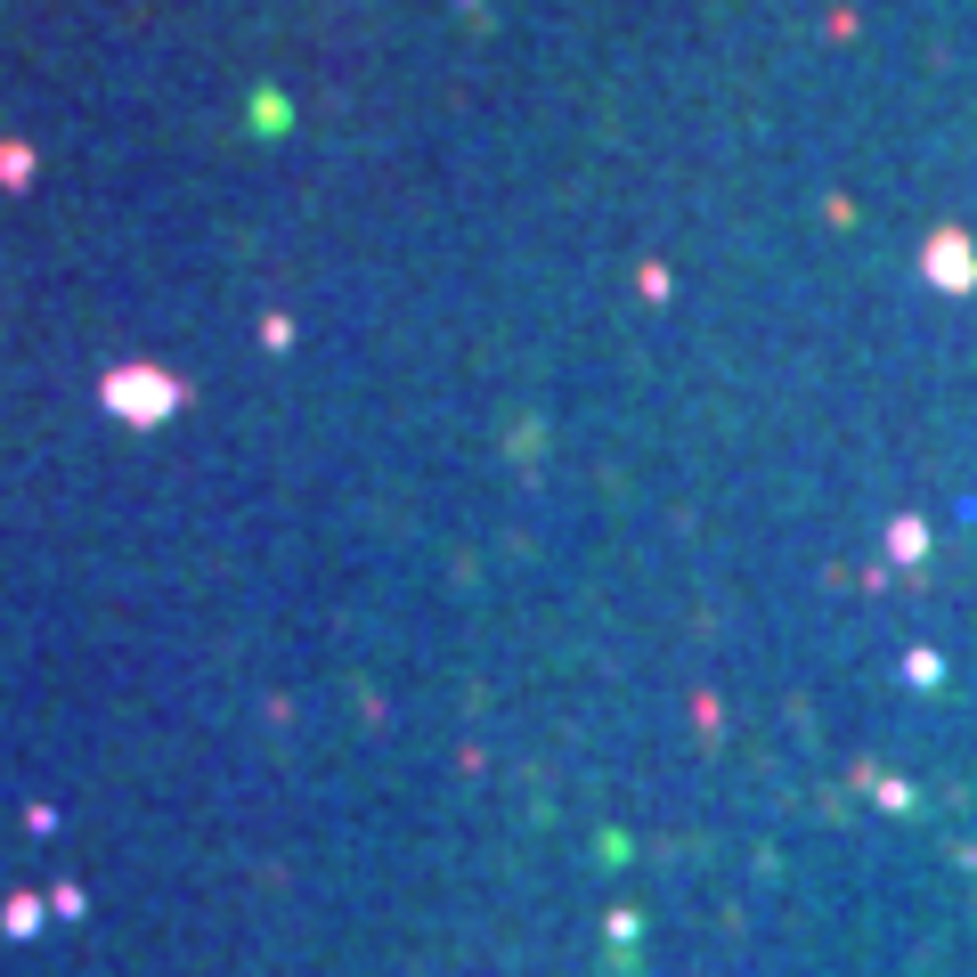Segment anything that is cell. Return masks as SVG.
<instances>
[{"mask_svg":"<svg viewBox=\"0 0 977 977\" xmlns=\"http://www.w3.org/2000/svg\"><path fill=\"white\" fill-rule=\"evenodd\" d=\"M171 400H180V391H171V375H147V367H123V375H114V383H107V407H114V416H163V407Z\"/></svg>","mask_w":977,"mask_h":977,"instance_id":"6da1fadb","label":"cell"}]
</instances>
